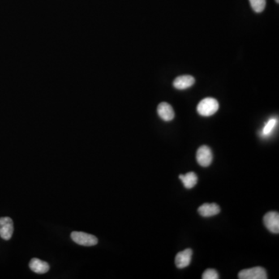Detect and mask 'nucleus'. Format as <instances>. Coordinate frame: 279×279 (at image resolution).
<instances>
[{
	"label": "nucleus",
	"mask_w": 279,
	"mask_h": 279,
	"mask_svg": "<svg viewBox=\"0 0 279 279\" xmlns=\"http://www.w3.org/2000/svg\"><path fill=\"white\" fill-rule=\"evenodd\" d=\"M220 107L219 103L214 98H206L201 100L197 105V112L203 117H210L217 112Z\"/></svg>",
	"instance_id": "nucleus-1"
},
{
	"label": "nucleus",
	"mask_w": 279,
	"mask_h": 279,
	"mask_svg": "<svg viewBox=\"0 0 279 279\" xmlns=\"http://www.w3.org/2000/svg\"><path fill=\"white\" fill-rule=\"evenodd\" d=\"M71 237L74 242L86 247H91L98 244L97 237L84 232H72Z\"/></svg>",
	"instance_id": "nucleus-2"
},
{
	"label": "nucleus",
	"mask_w": 279,
	"mask_h": 279,
	"mask_svg": "<svg viewBox=\"0 0 279 279\" xmlns=\"http://www.w3.org/2000/svg\"><path fill=\"white\" fill-rule=\"evenodd\" d=\"M240 279H268L265 269L262 267L244 269L238 274Z\"/></svg>",
	"instance_id": "nucleus-3"
},
{
	"label": "nucleus",
	"mask_w": 279,
	"mask_h": 279,
	"mask_svg": "<svg viewBox=\"0 0 279 279\" xmlns=\"http://www.w3.org/2000/svg\"><path fill=\"white\" fill-rule=\"evenodd\" d=\"M213 158L212 151L207 145L201 146L196 153L197 162L202 167H208L211 165Z\"/></svg>",
	"instance_id": "nucleus-4"
},
{
	"label": "nucleus",
	"mask_w": 279,
	"mask_h": 279,
	"mask_svg": "<svg viewBox=\"0 0 279 279\" xmlns=\"http://www.w3.org/2000/svg\"><path fill=\"white\" fill-rule=\"evenodd\" d=\"M14 222L10 217L0 218V237L5 241L11 239L14 233Z\"/></svg>",
	"instance_id": "nucleus-5"
},
{
	"label": "nucleus",
	"mask_w": 279,
	"mask_h": 279,
	"mask_svg": "<svg viewBox=\"0 0 279 279\" xmlns=\"http://www.w3.org/2000/svg\"><path fill=\"white\" fill-rule=\"evenodd\" d=\"M264 225L269 231L273 233L279 232V214L278 212H268L263 218Z\"/></svg>",
	"instance_id": "nucleus-6"
},
{
	"label": "nucleus",
	"mask_w": 279,
	"mask_h": 279,
	"mask_svg": "<svg viewBox=\"0 0 279 279\" xmlns=\"http://www.w3.org/2000/svg\"><path fill=\"white\" fill-rule=\"evenodd\" d=\"M192 256V249L188 248L184 251H180L175 257L176 267L180 269L188 267L191 262Z\"/></svg>",
	"instance_id": "nucleus-7"
},
{
	"label": "nucleus",
	"mask_w": 279,
	"mask_h": 279,
	"mask_svg": "<svg viewBox=\"0 0 279 279\" xmlns=\"http://www.w3.org/2000/svg\"><path fill=\"white\" fill-rule=\"evenodd\" d=\"M157 114L164 121H171L174 118V109L170 104L163 102L157 106Z\"/></svg>",
	"instance_id": "nucleus-8"
},
{
	"label": "nucleus",
	"mask_w": 279,
	"mask_h": 279,
	"mask_svg": "<svg viewBox=\"0 0 279 279\" xmlns=\"http://www.w3.org/2000/svg\"><path fill=\"white\" fill-rule=\"evenodd\" d=\"M198 212L203 217H210L220 213V207L216 203H205L199 207Z\"/></svg>",
	"instance_id": "nucleus-9"
},
{
	"label": "nucleus",
	"mask_w": 279,
	"mask_h": 279,
	"mask_svg": "<svg viewBox=\"0 0 279 279\" xmlns=\"http://www.w3.org/2000/svg\"><path fill=\"white\" fill-rule=\"evenodd\" d=\"M195 79L192 75H181L174 79L173 86L177 89L184 90L189 88L195 84Z\"/></svg>",
	"instance_id": "nucleus-10"
},
{
	"label": "nucleus",
	"mask_w": 279,
	"mask_h": 279,
	"mask_svg": "<svg viewBox=\"0 0 279 279\" xmlns=\"http://www.w3.org/2000/svg\"><path fill=\"white\" fill-rule=\"evenodd\" d=\"M29 266L33 272L36 274H45L50 269V266L47 262H43L38 258H32Z\"/></svg>",
	"instance_id": "nucleus-11"
},
{
	"label": "nucleus",
	"mask_w": 279,
	"mask_h": 279,
	"mask_svg": "<svg viewBox=\"0 0 279 279\" xmlns=\"http://www.w3.org/2000/svg\"><path fill=\"white\" fill-rule=\"evenodd\" d=\"M179 178L182 181V183H183L184 186L188 190H190V189L195 187V185L197 184V181H198L197 175L194 172H189L185 175L180 174Z\"/></svg>",
	"instance_id": "nucleus-12"
},
{
	"label": "nucleus",
	"mask_w": 279,
	"mask_h": 279,
	"mask_svg": "<svg viewBox=\"0 0 279 279\" xmlns=\"http://www.w3.org/2000/svg\"><path fill=\"white\" fill-rule=\"evenodd\" d=\"M276 124H277V120L276 119H270L269 121L266 122L265 125H264V128L262 130V134L264 136L270 135L273 131L274 128L276 127Z\"/></svg>",
	"instance_id": "nucleus-13"
},
{
	"label": "nucleus",
	"mask_w": 279,
	"mask_h": 279,
	"mask_svg": "<svg viewBox=\"0 0 279 279\" xmlns=\"http://www.w3.org/2000/svg\"><path fill=\"white\" fill-rule=\"evenodd\" d=\"M253 10L256 13L264 11L266 6V0H249Z\"/></svg>",
	"instance_id": "nucleus-14"
},
{
	"label": "nucleus",
	"mask_w": 279,
	"mask_h": 279,
	"mask_svg": "<svg viewBox=\"0 0 279 279\" xmlns=\"http://www.w3.org/2000/svg\"><path fill=\"white\" fill-rule=\"evenodd\" d=\"M203 279H218L220 278L218 272L214 269H207L202 276Z\"/></svg>",
	"instance_id": "nucleus-15"
},
{
	"label": "nucleus",
	"mask_w": 279,
	"mask_h": 279,
	"mask_svg": "<svg viewBox=\"0 0 279 279\" xmlns=\"http://www.w3.org/2000/svg\"><path fill=\"white\" fill-rule=\"evenodd\" d=\"M276 2H277V3H279V0H276Z\"/></svg>",
	"instance_id": "nucleus-16"
}]
</instances>
